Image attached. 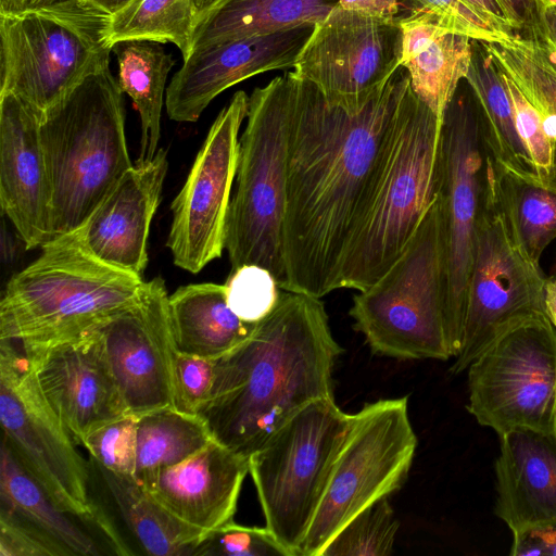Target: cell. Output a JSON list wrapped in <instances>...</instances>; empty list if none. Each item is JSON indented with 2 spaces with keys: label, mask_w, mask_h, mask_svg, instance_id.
I'll use <instances>...</instances> for the list:
<instances>
[{
  "label": "cell",
  "mask_w": 556,
  "mask_h": 556,
  "mask_svg": "<svg viewBox=\"0 0 556 556\" xmlns=\"http://www.w3.org/2000/svg\"><path fill=\"white\" fill-rule=\"evenodd\" d=\"M295 77L286 168L283 290L320 299L341 289L344 258L409 76L400 66L357 112L330 105L314 84Z\"/></svg>",
  "instance_id": "1"
},
{
  "label": "cell",
  "mask_w": 556,
  "mask_h": 556,
  "mask_svg": "<svg viewBox=\"0 0 556 556\" xmlns=\"http://www.w3.org/2000/svg\"><path fill=\"white\" fill-rule=\"evenodd\" d=\"M342 352L320 299L283 290L250 337L215 358L198 417L214 440L249 457L305 405L333 396L332 370Z\"/></svg>",
  "instance_id": "2"
},
{
  "label": "cell",
  "mask_w": 556,
  "mask_h": 556,
  "mask_svg": "<svg viewBox=\"0 0 556 556\" xmlns=\"http://www.w3.org/2000/svg\"><path fill=\"white\" fill-rule=\"evenodd\" d=\"M442 119L409 81L344 258L341 288L363 291L374 285L401 256L440 194Z\"/></svg>",
  "instance_id": "3"
},
{
  "label": "cell",
  "mask_w": 556,
  "mask_h": 556,
  "mask_svg": "<svg viewBox=\"0 0 556 556\" xmlns=\"http://www.w3.org/2000/svg\"><path fill=\"white\" fill-rule=\"evenodd\" d=\"M40 138L54 238L77 230L134 165L123 91L110 66L87 77L41 116Z\"/></svg>",
  "instance_id": "4"
},
{
  "label": "cell",
  "mask_w": 556,
  "mask_h": 556,
  "mask_svg": "<svg viewBox=\"0 0 556 556\" xmlns=\"http://www.w3.org/2000/svg\"><path fill=\"white\" fill-rule=\"evenodd\" d=\"M8 281L0 302V340L43 342L94 330L134 303L142 277L87 251L74 232L46 242Z\"/></svg>",
  "instance_id": "5"
},
{
  "label": "cell",
  "mask_w": 556,
  "mask_h": 556,
  "mask_svg": "<svg viewBox=\"0 0 556 556\" xmlns=\"http://www.w3.org/2000/svg\"><path fill=\"white\" fill-rule=\"evenodd\" d=\"M110 23L111 13L91 0L0 13V94H14L41 118L110 66Z\"/></svg>",
  "instance_id": "6"
},
{
  "label": "cell",
  "mask_w": 556,
  "mask_h": 556,
  "mask_svg": "<svg viewBox=\"0 0 556 556\" xmlns=\"http://www.w3.org/2000/svg\"><path fill=\"white\" fill-rule=\"evenodd\" d=\"M295 79L293 72H286L249 97L225 241L231 269L260 265L281 290L287 281L282 230Z\"/></svg>",
  "instance_id": "7"
},
{
  "label": "cell",
  "mask_w": 556,
  "mask_h": 556,
  "mask_svg": "<svg viewBox=\"0 0 556 556\" xmlns=\"http://www.w3.org/2000/svg\"><path fill=\"white\" fill-rule=\"evenodd\" d=\"M349 314L374 353L399 359L452 357L444 317L440 194L395 263L353 296Z\"/></svg>",
  "instance_id": "8"
},
{
  "label": "cell",
  "mask_w": 556,
  "mask_h": 556,
  "mask_svg": "<svg viewBox=\"0 0 556 556\" xmlns=\"http://www.w3.org/2000/svg\"><path fill=\"white\" fill-rule=\"evenodd\" d=\"M350 422L334 396L317 399L249 456L266 528L292 556H300Z\"/></svg>",
  "instance_id": "9"
},
{
  "label": "cell",
  "mask_w": 556,
  "mask_h": 556,
  "mask_svg": "<svg viewBox=\"0 0 556 556\" xmlns=\"http://www.w3.org/2000/svg\"><path fill=\"white\" fill-rule=\"evenodd\" d=\"M493 160L479 101L463 79L441 128L444 317L452 357L462 345L477 227Z\"/></svg>",
  "instance_id": "10"
},
{
  "label": "cell",
  "mask_w": 556,
  "mask_h": 556,
  "mask_svg": "<svg viewBox=\"0 0 556 556\" xmlns=\"http://www.w3.org/2000/svg\"><path fill=\"white\" fill-rule=\"evenodd\" d=\"M417 443L407 396L367 403L352 414L300 556H319L354 516L397 491L408 476Z\"/></svg>",
  "instance_id": "11"
},
{
  "label": "cell",
  "mask_w": 556,
  "mask_h": 556,
  "mask_svg": "<svg viewBox=\"0 0 556 556\" xmlns=\"http://www.w3.org/2000/svg\"><path fill=\"white\" fill-rule=\"evenodd\" d=\"M467 410L498 437L515 428L556 431V330L545 314L497 336L468 366Z\"/></svg>",
  "instance_id": "12"
},
{
  "label": "cell",
  "mask_w": 556,
  "mask_h": 556,
  "mask_svg": "<svg viewBox=\"0 0 556 556\" xmlns=\"http://www.w3.org/2000/svg\"><path fill=\"white\" fill-rule=\"evenodd\" d=\"M544 277L516 241L504 214L493 161L477 227L460 350L453 375L515 323L544 312Z\"/></svg>",
  "instance_id": "13"
},
{
  "label": "cell",
  "mask_w": 556,
  "mask_h": 556,
  "mask_svg": "<svg viewBox=\"0 0 556 556\" xmlns=\"http://www.w3.org/2000/svg\"><path fill=\"white\" fill-rule=\"evenodd\" d=\"M0 420L3 440L64 511L96 526L89 471L72 435L43 396L18 346L0 340Z\"/></svg>",
  "instance_id": "14"
},
{
  "label": "cell",
  "mask_w": 556,
  "mask_h": 556,
  "mask_svg": "<svg viewBox=\"0 0 556 556\" xmlns=\"http://www.w3.org/2000/svg\"><path fill=\"white\" fill-rule=\"evenodd\" d=\"M399 20L372 18L337 5L314 29L293 73L314 84L330 105L357 112L400 68Z\"/></svg>",
  "instance_id": "15"
},
{
  "label": "cell",
  "mask_w": 556,
  "mask_h": 556,
  "mask_svg": "<svg viewBox=\"0 0 556 556\" xmlns=\"http://www.w3.org/2000/svg\"><path fill=\"white\" fill-rule=\"evenodd\" d=\"M248 108V94L237 91L212 124L185 185L172 202L166 247L174 264L191 274L220 257L225 249L239 130Z\"/></svg>",
  "instance_id": "16"
},
{
  "label": "cell",
  "mask_w": 556,
  "mask_h": 556,
  "mask_svg": "<svg viewBox=\"0 0 556 556\" xmlns=\"http://www.w3.org/2000/svg\"><path fill=\"white\" fill-rule=\"evenodd\" d=\"M165 281L144 282L138 299L97 329L128 412L174 406L177 353L168 314Z\"/></svg>",
  "instance_id": "17"
},
{
  "label": "cell",
  "mask_w": 556,
  "mask_h": 556,
  "mask_svg": "<svg viewBox=\"0 0 556 556\" xmlns=\"http://www.w3.org/2000/svg\"><path fill=\"white\" fill-rule=\"evenodd\" d=\"M15 344L75 442L129 413L97 328L73 338Z\"/></svg>",
  "instance_id": "18"
},
{
  "label": "cell",
  "mask_w": 556,
  "mask_h": 556,
  "mask_svg": "<svg viewBox=\"0 0 556 556\" xmlns=\"http://www.w3.org/2000/svg\"><path fill=\"white\" fill-rule=\"evenodd\" d=\"M313 29L306 23L192 50L166 88L168 117L197 122L226 89L261 73L293 67Z\"/></svg>",
  "instance_id": "19"
},
{
  "label": "cell",
  "mask_w": 556,
  "mask_h": 556,
  "mask_svg": "<svg viewBox=\"0 0 556 556\" xmlns=\"http://www.w3.org/2000/svg\"><path fill=\"white\" fill-rule=\"evenodd\" d=\"M0 204L27 250L53 238L40 116L12 93L0 94Z\"/></svg>",
  "instance_id": "20"
},
{
  "label": "cell",
  "mask_w": 556,
  "mask_h": 556,
  "mask_svg": "<svg viewBox=\"0 0 556 556\" xmlns=\"http://www.w3.org/2000/svg\"><path fill=\"white\" fill-rule=\"evenodd\" d=\"M167 152L137 161L74 231L100 261L142 277L148 264V238L167 173Z\"/></svg>",
  "instance_id": "21"
},
{
  "label": "cell",
  "mask_w": 556,
  "mask_h": 556,
  "mask_svg": "<svg viewBox=\"0 0 556 556\" xmlns=\"http://www.w3.org/2000/svg\"><path fill=\"white\" fill-rule=\"evenodd\" d=\"M249 457L216 440L185 462L160 471L147 490L173 515L207 533L230 521Z\"/></svg>",
  "instance_id": "22"
},
{
  "label": "cell",
  "mask_w": 556,
  "mask_h": 556,
  "mask_svg": "<svg viewBox=\"0 0 556 556\" xmlns=\"http://www.w3.org/2000/svg\"><path fill=\"white\" fill-rule=\"evenodd\" d=\"M500 440L495 515L513 533L556 523V431L515 428Z\"/></svg>",
  "instance_id": "23"
},
{
  "label": "cell",
  "mask_w": 556,
  "mask_h": 556,
  "mask_svg": "<svg viewBox=\"0 0 556 556\" xmlns=\"http://www.w3.org/2000/svg\"><path fill=\"white\" fill-rule=\"evenodd\" d=\"M402 33L400 66L412 89L439 117L466 78L472 39L447 28L434 14L416 9L399 20Z\"/></svg>",
  "instance_id": "24"
},
{
  "label": "cell",
  "mask_w": 556,
  "mask_h": 556,
  "mask_svg": "<svg viewBox=\"0 0 556 556\" xmlns=\"http://www.w3.org/2000/svg\"><path fill=\"white\" fill-rule=\"evenodd\" d=\"M168 314L176 350L212 359L242 343L256 325L240 319L231 311L225 283L179 287L168 296Z\"/></svg>",
  "instance_id": "25"
},
{
  "label": "cell",
  "mask_w": 556,
  "mask_h": 556,
  "mask_svg": "<svg viewBox=\"0 0 556 556\" xmlns=\"http://www.w3.org/2000/svg\"><path fill=\"white\" fill-rule=\"evenodd\" d=\"M338 2L339 0H219L198 21L192 50L306 23L315 25Z\"/></svg>",
  "instance_id": "26"
},
{
  "label": "cell",
  "mask_w": 556,
  "mask_h": 556,
  "mask_svg": "<svg viewBox=\"0 0 556 556\" xmlns=\"http://www.w3.org/2000/svg\"><path fill=\"white\" fill-rule=\"evenodd\" d=\"M118 66V86L139 113L140 151L137 161L151 160L159 150L161 115L167 76L175 65L160 42L122 40L112 47Z\"/></svg>",
  "instance_id": "27"
},
{
  "label": "cell",
  "mask_w": 556,
  "mask_h": 556,
  "mask_svg": "<svg viewBox=\"0 0 556 556\" xmlns=\"http://www.w3.org/2000/svg\"><path fill=\"white\" fill-rule=\"evenodd\" d=\"M94 465L125 522L148 554L193 556L205 532L173 515L132 477Z\"/></svg>",
  "instance_id": "28"
},
{
  "label": "cell",
  "mask_w": 556,
  "mask_h": 556,
  "mask_svg": "<svg viewBox=\"0 0 556 556\" xmlns=\"http://www.w3.org/2000/svg\"><path fill=\"white\" fill-rule=\"evenodd\" d=\"M465 79L479 101L484 137L495 162L505 169L536 176L518 135L504 74L484 41L472 39L471 60Z\"/></svg>",
  "instance_id": "29"
},
{
  "label": "cell",
  "mask_w": 556,
  "mask_h": 556,
  "mask_svg": "<svg viewBox=\"0 0 556 556\" xmlns=\"http://www.w3.org/2000/svg\"><path fill=\"white\" fill-rule=\"evenodd\" d=\"M0 500L1 506L62 544L73 556L101 554L93 538L53 502L4 440L1 446Z\"/></svg>",
  "instance_id": "30"
},
{
  "label": "cell",
  "mask_w": 556,
  "mask_h": 556,
  "mask_svg": "<svg viewBox=\"0 0 556 556\" xmlns=\"http://www.w3.org/2000/svg\"><path fill=\"white\" fill-rule=\"evenodd\" d=\"M213 440L198 416L174 407L138 415L136 467L132 478L143 488L162 470L176 466Z\"/></svg>",
  "instance_id": "31"
},
{
  "label": "cell",
  "mask_w": 556,
  "mask_h": 556,
  "mask_svg": "<svg viewBox=\"0 0 556 556\" xmlns=\"http://www.w3.org/2000/svg\"><path fill=\"white\" fill-rule=\"evenodd\" d=\"M501 204L520 248L540 264L545 248L556 238V185L521 175L496 163Z\"/></svg>",
  "instance_id": "32"
},
{
  "label": "cell",
  "mask_w": 556,
  "mask_h": 556,
  "mask_svg": "<svg viewBox=\"0 0 556 556\" xmlns=\"http://www.w3.org/2000/svg\"><path fill=\"white\" fill-rule=\"evenodd\" d=\"M194 0H129L111 14L110 41L151 40L172 42L186 60L198 23Z\"/></svg>",
  "instance_id": "33"
},
{
  "label": "cell",
  "mask_w": 556,
  "mask_h": 556,
  "mask_svg": "<svg viewBox=\"0 0 556 556\" xmlns=\"http://www.w3.org/2000/svg\"><path fill=\"white\" fill-rule=\"evenodd\" d=\"M484 45L535 108L556 115V56L542 40L516 34Z\"/></svg>",
  "instance_id": "34"
},
{
  "label": "cell",
  "mask_w": 556,
  "mask_h": 556,
  "mask_svg": "<svg viewBox=\"0 0 556 556\" xmlns=\"http://www.w3.org/2000/svg\"><path fill=\"white\" fill-rule=\"evenodd\" d=\"M400 521L388 497L354 516L319 556H387L393 552Z\"/></svg>",
  "instance_id": "35"
},
{
  "label": "cell",
  "mask_w": 556,
  "mask_h": 556,
  "mask_svg": "<svg viewBox=\"0 0 556 556\" xmlns=\"http://www.w3.org/2000/svg\"><path fill=\"white\" fill-rule=\"evenodd\" d=\"M227 302L242 320L257 324L278 304L281 289L266 268L247 264L231 269L226 281Z\"/></svg>",
  "instance_id": "36"
},
{
  "label": "cell",
  "mask_w": 556,
  "mask_h": 556,
  "mask_svg": "<svg viewBox=\"0 0 556 556\" xmlns=\"http://www.w3.org/2000/svg\"><path fill=\"white\" fill-rule=\"evenodd\" d=\"M138 415L125 414L89 431L80 444L93 463L118 475L134 476Z\"/></svg>",
  "instance_id": "37"
},
{
  "label": "cell",
  "mask_w": 556,
  "mask_h": 556,
  "mask_svg": "<svg viewBox=\"0 0 556 556\" xmlns=\"http://www.w3.org/2000/svg\"><path fill=\"white\" fill-rule=\"evenodd\" d=\"M193 556H292L265 527H247L230 521L207 532Z\"/></svg>",
  "instance_id": "38"
},
{
  "label": "cell",
  "mask_w": 556,
  "mask_h": 556,
  "mask_svg": "<svg viewBox=\"0 0 556 556\" xmlns=\"http://www.w3.org/2000/svg\"><path fill=\"white\" fill-rule=\"evenodd\" d=\"M503 74L514 105L518 135L531 160L534 173L542 182L556 185L554 149L544 130L541 115L514 80L504 72Z\"/></svg>",
  "instance_id": "39"
},
{
  "label": "cell",
  "mask_w": 556,
  "mask_h": 556,
  "mask_svg": "<svg viewBox=\"0 0 556 556\" xmlns=\"http://www.w3.org/2000/svg\"><path fill=\"white\" fill-rule=\"evenodd\" d=\"M215 359L177 351L174 359V408L198 416L206 402L213 380Z\"/></svg>",
  "instance_id": "40"
},
{
  "label": "cell",
  "mask_w": 556,
  "mask_h": 556,
  "mask_svg": "<svg viewBox=\"0 0 556 556\" xmlns=\"http://www.w3.org/2000/svg\"><path fill=\"white\" fill-rule=\"evenodd\" d=\"M0 556H73V554L17 514L1 506Z\"/></svg>",
  "instance_id": "41"
},
{
  "label": "cell",
  "mask_w": 556,
  "mask_h": 556,
  "mask_svg": "<svg viewBox=\"0 0 556 556\" xmlns=\"http://www.w3.org/2000/svg\"><path fill=\"white\" fill-rule=\"evenodd\" d=\"M413 1L418 9L437 15L451 30L466 35L471 39L493 42L514 36L500 29L465 0Z\"/></svg>",
  "instance_id": "42"
},
{
  "label": "cell",
  "mask_w": 556,
  "mask_h": 556,
  "mask_svg": "<svg viewBox=\"0 0 556 556\" xmlns=\"http://www.w3.org/2000/svg\"><path fill=\"white\" fill-rule=\"evenodd\" d=\"M511 556H556V523L513 533Z\"/></svg>",
  "instance_id": "43"
},
{
  "label": "cell",
  "mask_w": 556,
  "mask_h": 556,
  "mask_svg": "<svg viewBox=\"0 0 556 556\" xmlns=\"http://www.w3.org/2000/svg\"><path fill=\"white\" fill-rule=\"evenodd\" d=\"M514 25L516 34L542 39L541 0H500Z\"/></svg>",
  "instance_id": "44"
},
{
  "label": "cell",
  "mask_w": 556,
  "mask_h": 556,
  "mask_svg": "<svg viewBox=\"0 0 556 556\" xmlns=\"http://www.w3.org/2000/svg\"><path fill=\"white\" fill-rule=\"evenodd\" d=\"M338 5L372 18L397 20L399 0H339Z\"/></svg>",
  "instance_id": "45"
},
{
  "label": "cell",
  "mask_w": 556,
  "mask_h": 556,
  "mask_svg": "<svg viewBox=\"0 0 556 556\" xmlns=\"http://www.w3.org/2000/svg\"><path fill=\"white\" fill-rule=\"evenodd\" d=\"M476 10L486 16L503 31L515 35L516 30L511 24L505 8L500 0H465Z\"/></svg>",
  "instance_id": "46"
},
{
  "label": "cell",
  "mask_w": 556,
  "mask_h": 556,
  "mask_svg": "<svg viewBox=\"0 0 556 556\" xmlns=\"http://www.w3.org/2000/svg\"><path fill=\"white\" fill-rule=\"evenodd\" d=\"M542 41L556 56V2H541Z\"/></svg>",
  "instance_id": "47"
},
{
  "label": "cell",
  "mask_w": 556,
  "mask_h": 556,
  "mask_svg": "<svg viewBox=\"0 0 556 556\" xmlns=\"http://www.w3.org/2000/svg\"><path fill=\"white\" fill-rule=\"evenodd\" d=\"M543 304L545 315L556 330V278L546 279Z\"/></svg>",
  "instance_id": "48"
},
{
  "label": "cell",
  "mask_w": 556,
  "mask_h": 556,
  "mask_svg": "<svg viewBox=\"0 0 556 556\" xmlns=\"http://www.w3.org/2000/svg\"><path fill=\"white\" fill-rule=\"evenodd\" d=\"M26 8V0H0V13H14Z\"/></svg>",
  "instance_id": "49"
},
{
  "label": "cell",
  "mask_w": 556,
  "mask_h": 556,
  "mask_svg": "<svg viewBox=\"0 0 556 556\" xmlns=\"http://www.w3.org/2000/svg\"><path fill=\"white\" fill-rule=\"evenodd\" d=\"M100 8L105 10L109 13H114L118 9H121L124 4H126L129 0H91Z\"/></svg>",
  "instance_id": "50"
},
{
  "label": "cell",
  "mask_w": 556,
  "mask_h": 556,
  "mask_svg": "<svg viewBox=\"0 0 556 556\" xmlns=\"http://www.w3.org/2000/svg\"><path fill=\"white\" fill-rule=\"evenodd\" d=\"M219 0H194L197 9H198V21Z\"/></svg>",
  "instance_id": "51"
},
{
  "label": "cell",
  "mask_w": 556,
  "mask_h": 556,
  "mask_svg": "<svg viewBox=\"0 0 556 556\" xmlns=\"http://www.w3.org/2000/svg\"><path fill=\"white\" fill-rule=\"evenodd\" d=\"M56 1H61V0H26V8L50 4V3H53Z\"/></svg>",
  "instance_id": "52"
},
{
  "label": "cell",
  "mask_w": 556,
  "mask_h": 556,
  "mask_svg": "<svg viewBox=\"0 0 556 556\" xmlns=\"http://www.w3.org/2000/svg\"><path fill=\"white\" fill-rule=\"evenodd\" d=\"M541 1H545V2H556V0H541Z\"/></svg>",
  "instance_id": "53"
}]
</instances>
